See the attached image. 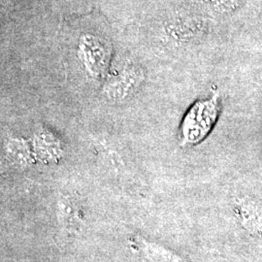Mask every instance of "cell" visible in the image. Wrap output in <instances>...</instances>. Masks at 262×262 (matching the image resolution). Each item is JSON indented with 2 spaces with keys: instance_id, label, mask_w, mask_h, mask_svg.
I'll list each match as a JSON object with an SVG mask.
<instances>
[{
  "instance_id": "cell-1",
  "label": "cell",
  "mask_w": 262,
  "mask_h": 262,
  "mask_svg": "<svg viewBox=\"0 0 262 262\" xmlns=\"http://www.w3.org/2000/svg\"><path fill=\"white\" fill-rule=\"evenodd\" d=\"M215 101L198 103L187 115L182 126L184 144H193L201 140L211 128L215 119Z\"/></svg>"
},
{
  "instance_id": "cell-2",
  "label": "cell",
  "mask_w": 262,
  "mask_h": 262,
  "mask_svg": "<svg viewBox=\"0 0 262 262\" xmlns=\"http://www.w3.org/2000/svg\"><path fill=\"white\" fill-rule=\"evenodd\" d=\"M35 159L43 163H56L62 159L64 150L61 140L45 127L39 128L31 140Z\"/></svg>"
},
{
  "instance_id": "cell-3",
  "label": "cell",
  "mask_w": 262,
  "mask_h": 262,
  "mask_svg": "<svg viewBox=\"0 0 262 262\" xmlns=\"http://www.w3.org/2000/svg\"><path fill=\"white\" fill-rule=\"evenodd\" d=\"M4 156L10 164L16 169L28 168L36 159L31 142L21 138H13L7 141L5 144Z\"/></svg>"
},
{
  "instance_id": "cell-4",
  "label": "cell",
  "mask_w": 262,
  "mask_h": 262,
  "mask_svg": "<svg viewBox=\"0 0 262 262\" xmlns=\"http://www.w3.org/2000/svg\"><path fill=\"white\" fill-rule=\"evenodd\" d=\"M140 82L137 73L124 74L122 78L108 85V95L111 98H123L136 89Z\"/></svg>"
}]
</instances>
